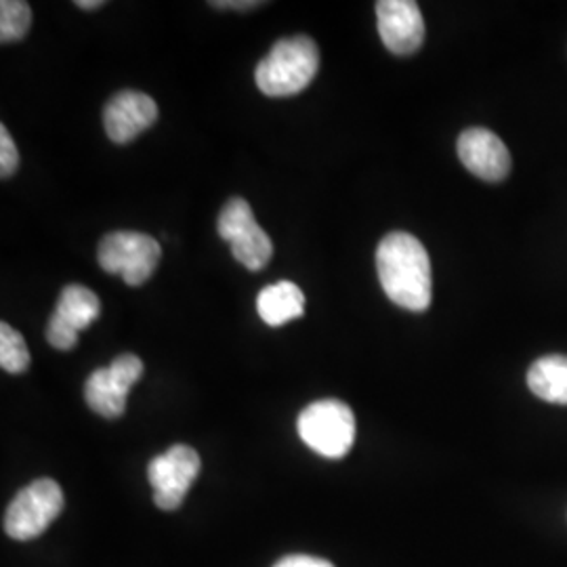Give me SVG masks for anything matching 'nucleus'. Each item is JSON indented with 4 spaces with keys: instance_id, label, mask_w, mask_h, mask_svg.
I'll use <instances>...</instances> for the list:
<instances>
[{
    "instance_id": "nucleus-12",
    "label": "nucleus",
    "mask_w": 567,
    "mask_h": 567,
    "mask_svg": "<svg viewBox=\"0 0 567 567\" xmlns=\"http://www.w3.org/2000/svg\"><path fill=\"white\" fill-rule=\"evenodd\" d=\"M158 121L156 102L140 91L116 93L103 110L105 135L114 143H131Z\"/></svg>"
},
{
    "instance_id": "nucleus-19",
    "label": "nucleus",
    "mask_w": 567,
    "mask_h": 567,
    "mask_svg": "<svg viewBox=\"0 0 567 567\" xmlns=\"http://www.w3.org/2000/svg\"><path fill=\"white\" fill-rule=\"evenodd\" d=\"M261 2H257V0H252V2H248V0H244V2H213V7H219V9H255V7H259Z\"/></svg>"
},
{
    "instance_id": "nucleus-7",
    "label": "nucleus",
    "mask_w": 567,
    "mask_h": 567,
    "mask_svg": "<svg viewBox=\"0 0 567 567\" xmlns=\"http://www.w3.org/2000/svg\"><path fill=\"white\" fill-rule=\"evenodd\" d=\"M200 456L194 447H168L147 466V480L154 487V503L163 511H177L182 507L187 489L200 473Z\"/></svg>"
},
{
    "instance_id": "nucleus-10",
    "label": "nucleus",
    "mask_w": 567,
    "mask_h": 567,
    "mask_svg": "<svg viewBox=\"0 0 567 567\" xmlns=\"http://www.w3.org/2000/svg\"><path fill=\"white\" fill-rule=\"evenodd\" d=\"M379 34L393 55H412L425 42V20L412 0L377 2Z\"/></svg>"
},
{
    "instance_id": "nucleus-3",
    "label": "nucleus",
    "mask_w": 567,
    "mask_h": 567,
    "mask_svg": "<svg viewBox=\"0 0 567 567\" xmlns=\"http://www.w3.org/2000/svg\"><path fill=\"white\" fill-rule=\"evenodd\" d=\"M297 429L307 446L332 461L347 456L355 442L353 410L341 400H320L307 405L299 414Z\"/></svg>"
},
{
    "instance_id": "nucleus-4",
    "label": "nucleus",
    "mask_w": 567,
    "mask_h": 567,
    "mask_svg": "<svg viewBox=\"0 0 567 567\" xmlns=\"http://www.w3.org/2000/svg\"><path fill=\"white\" fill-rule=\"evenodd\" d=\"M163 248L142 231H112L97 248V261L105 274H118L128 286H142L152 278Z\"/></svg>"
},
{
    "instance_id": "nucleus-6",
    "label": "nucleus",
    "mask_w": 567,
    "mask_h": 567,
    "mask_svg": "<svg viewBox=\"0 0 567 567\" xmlns=\"http://www.w3.org/2000/svg\"><path fill=\"white\" fill-rule=\"evenodd\" d=\"M217 231L231 246V255L236 257V261L246 269L261 271L271 261V238L255 221L252 208L244 198H231L225 204L217 221Z\"/></svg>"
},
{
    "instance_id": "nucleus-8",
    "label": "nucleus",
    "mask_w": 567,
    "mask_h": 567,
    "mask_svg": "<svg viewBox=\"0 0 567 567\" xmlns=\"http://www.w3.org/2000/svg\"><path fill=\"white\" fill-rule=\"evenodd\" d=\"M143 377V362L133 355L124 353L105 368L95 370L84 385V400L93 412L103 419H118L126 410V398L131 386Z\"/></svg>"
},
{
    "instance_id": "nucleus-16",
    "label": "nucleus",
    "mask_w": 567,
    "mask_h": 567,
    "mask_svg": "<svg viewBox=\"0 0 567 567\" xmlns=\"http://www.w3.org/2000/svg\"><path fill=\"white\" fill-rule=\"evenodd\" d=\"M0 365L9 374H21L30 368V351L20 332L9 324H0Z\"/></svg>"
},
{
    "instance_id": "nucleus-17",
    "label": "nucleus",
    "mask_w": 567,
    "mask_h": 567,
    "mask_svg": "<svg viewBox=\"0 0 567 567\" xmlns=\"http://www.w3.org/2000/svg\"><path fill=\"white\" fill-rule=\"evenodd\" d=\"M20 166V154L13 143V137L9 135V128L2 124L0 126V175L2 179L13 177V173Z\"/></svg>"
},
{
    "instance_id": "nucleus-1",
    "label": "nucleus",
    "mask_w": 567,
    "mask_h": 567,
    "mask_svg": "<svg viewBox=\"0 0 567 567\" xmlns=\"http://www.w3.org/2000/svg\"><path fill=\"white\" fill-rule=\"evenodd\" d=\"M377 271L386 297L408 311H426L433 299L431 259L419 238L405 231L385 236L377 248Z\"/></svg>"
},
{
    "instance_id": "nucleus-15",
    "label": "nucleus",
    "mask_w": 567,
    "mask_h": 567,
    "mask_svg": "<svg viewBox=\"0 0 567 567\" xmlns=\"http://www.w3.org/2000/svg\"><path fill=\"white\" fill-rule=\"evenodd\" d=\"M32 23L30 4L23 0H2L0 2V42L21 41Z\"/></svg>"
},
{
    "instance_id": "nucleus-18",
    "label": "nucleus",
    "mask_w": 567,
    "mask_h": 567,
    "mask_svg": "<svg viewBox=\"0 0 567 567\" xmlns=\"http://www.w3.org/2000/svg\"><path fill=\"white\" fill-rule=\"evenodd\" d=\"M274 567H334L330 561L313 555H288Z\"/></svg>"
},
{
    "instance_id": "nucleus-20",
    "label": "nucleus",
    "mask_w": 567,
    "mask_h": 567,
    "mask_svg": "<svg viewBox=\"0 0 567 567\" xmlns=\"http://www.w3.org/2000/svg\"><path fill=\"white\" fill-rule=\"evenodd\" d=\"M76 7H79V9H84V11H93V9H100V7H103V0H79V2H76Z\"/></svg>"
},
{
    "instance_id": "nucleus-11",
    "label": "nucleus",
    "mask_w": 567,
    "mask_h": 567,
    "mask_svg": "<svg viewBox=\"0 0 567 567\" xmlns=\"http://www.w3.org/2000/svg\"><path fill=\"white\" fill-rule=\"evenodd\" d=\"M456 150L466 171L484 182H503L511 173L513 161L507 145L487 128H466L458 137Z\"/></svg>"
},
{
    "instance_id": "nucleus-13",
    "label": "nucleus",
    "mask_w": 567,
    "mask_h": 567,
    "mask_svg": "<svg viewBox=\"0 0 567 567\" xmlns=\"http://www.w3.org/2000/svg\"><path fill=\"white\" fill-rule=\"evenodd\" d=\"M257 311L265 324L271 328L288 324L305 313L303 290L288 280L265 286L257 297Z\"/></svg>"
},
{
    "instance_id": "nucleus-14",
    "label": "nucleus",
    "mask_w": 567,
    "mask_h": 567,
    "mask_svg": "<svg viewBox=\"0 0 567 567\" xmlns=\"http://www.w3.org/2000/svg\"><path fill=\"white\" fill-rule=\"evenodd\" d=\"M529 391L548 404L567 405V355H547L527 370Z\"/></svg>"
},
{
    "instance_id": "nucleus-2",
    "label": "nucleus",
    "mask_w": 567,
    "mask_h": 567,
    "mask_svg": "<svg viewBox=\"0 0 567 567\" xmlns=\"http://www.w3.org/2000/svg\"><path fill=\"white\" fill-rule=\"evenodd\" d=\"M320 68V51L309 37L278 41L259 61L255 81L267 97H292L305 91Z\"/></svg>"
},
{
    "instance_id": "nucleus-5",
    "label": "nucleus",
    "mask_w": 567,
    "mask_h": 567,
    "mask_svg": "<svg viewBox=\"0 0 567 567\" xmlns=\"http://www.w3.org/2000/svg\"><path fill=\"white\" fill-rule=\"evenodd\" d=\"M63 511L60 484L42 477L23 487L4 515V532L13 540H34L51 526Z\"/></svg>"
},
{
    "instance_id": "nucleus-9",
    "label": "nucleus",
    "mask_w": 567,
    "mask_h": 567,
    "mask_svg": "<svg viewBox=\"0 0 567 567\" xmlns=\"http://www.w3.org/2000/svg\"><path fill=\"white\" fill-rule=\"evenodd\" d=\"M102 313V303L93 290L70 284L61 290L55 313L47 324V341L60 351H70L79 343V332L86 330Z\"/></svg>"
}]
</instances>
